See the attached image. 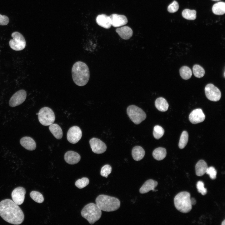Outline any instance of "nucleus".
Here are the masks:
<instances>
[{"label": "nucleus", "mask_w": 225, "mask_h": 225, "mask_svg": "<svg viewBox=\"0 0 225 225\" xmlns=\"http://www.w3.org/2000/svg\"><path fill=\"white\" fill-rule=\"evenodd\" d=\"M0 216L7 222L14 225L21 224L24 218V214L18 205L8 199L0 202Z\"/></svg>", "instance_id": "f257e3e1"}, {"label": "nucleus", "mask_w": 225, "mask_h": 225, "mask_svg": "<svg viewBox=\"0 0 225 225\" xmlns=\"http://www.w3.org/2000/svg\"><path fill=\"white\" fill-rule=\"evenodd\" d=\"M73 80L77 85H86L89 79L90 72L87 65L82 61H78L73 64L72 69Z\"/></svg>", "instance_id": "f03ea898"}, {"label": "nucleus", "mask_w": 225, "mask_h": 225, "mask_svg": "<svg viewBox=\"0 0 225 225\" xmlns=\"http://www.w3.org/2000/svg\"><path fill=\"white\" fill-rule=\"evenodd\" d=\"M96 204L102 211L110 212L118 210L120 207V202L117 198L101 194L96 198Z\"/></svg>", "instance_id": "7ed1b4c3"}, {"label": "nucleus", "mask_w": 225, "mask_h": 225, "mask_svg": "<svg viewBox=\"0 0 225 225\" xmlns=\"http://www.w3.org/2000/svg\"><path fill=\"white\" fill-rule=\"evenodd\" d=\"M190 199V194L189 192L183 191L179 193L174 198L175 208L182 212H189L192 209Z\"/></svg>", "instance_id": "20e7f679"}, {"label": "nucleus", "mask_w": 225, "mask_h": 225, "mask_svg": "<svg viewBox=\"0 0 225 225\" xmlns=\"http://www.w3.org/2000/svg\"><path fill=\"white\" fill-rule=\"evenodd\" d=\"M81 214L90 224H92L100 218L102 211L96 204L91 203L84 207L81 211Z\"/></svg>", "instance_id": "39448f33"}, {"label": "nucleus", "mask_w": 225, "mask_h": 225, "mask_svg": "<svg viewBox=\"0 0 225 225\" xmlns=\"http://www.w3.org/2000/svg\"><path fill=\"white\" fill-rule=\"evenodd\" d=\"M127 114L131 120L136 124H139L146 118L145 112L141 108L134 105H131L127 108Z\"/></svg>", "instance_id": "423d86ee"}, {"label": "nucleus", "mask_w": 225, "mask_h": 225, "mask_svg": "<svg viewBox=\"0 0 225 225\" xmlns=\"http://www.w3.org/2000/svg\"><path fill=\"white\" fill-rule=\"evenodd\" d=\"M38 119L42 125L45 126L50 125L54 122L55 115L50 108L45 107L41 108L38 113Z\"/></svg>", "instance_id": "0eeeda50"}, {"label": "nucleus", "mask_w": 225, "mask_h": 225, "mask_svg": "<svg viewBox=\"0 0 225 225\" xmlns=\"http://www.w3.org/2000/svg\"><path fill=\"white\" fill-rule=\"evenodd\" d=\"M12 39H11L9 42L10 48L13 50L17 51H21L23 49L26 45V41L22 35L17 32H13L12 34Z\"/></svg>", "instance_id": "6e6552de"}, {"label": "nucleus", "mask_w": 225, "mask_h": 225, "mask_svg": "<svg viewBox=\"0 0 225 225\" xmlns=\"http://www.w3.org/2000/svg\"><path fill=\"white\" fill-rule=\"evenodd\" d=\"M205 92L207 98L210 101L217 102L221 98V93L220 90L212 84L209 83L206 85Z\"/></svg>", "instance_id": "1a4fd4ad"}, {"label": "nucleus", "mask_w": 225, "mask_h": 225, "mask_svg": "<svg viewBox=\"0 0 225 225\" xmlns=\"http://www.w3.org/2000/svg\"><path fill=\"white\" fill-rule=\"evenodd\" d=\"M82 136V132L78 127L73 126L70 128L67 133V139L71 143L75 144L78 142Z\"/></svg>", "instance_id": "9d476101"}, {"label": "nucleus", "mask_w": 225, "mask_h": 225, "mask_svg": "<svg viewBox=\"0 0 225 225\" xmlns=\"http://www.w3.org/2000/svg\"><path fill=\"white\" fill-rule=\"evenodd\" d=\"M27 93L25 90H19L13 94L9 101V105L12 107H15L22 104L25 100Z\"/></svg>", "instance_id": "9b49d317"}, {"label": "nucleus", "mask_w": 225, "mask_h": 225, "mask_svg": "<svg viewBox=\"0 0 225 225\" xmlns=\"http://www.w3.org/2000/svg\"><path fill=\"white\" fill-rule=\"evenodd\" d=\"M89 144L92 151L97 154H101L107 149L105 144L100 139L93 138L89 140Z\"/></svg>", "instance_id": "f8f14e48"}, {"label": "nucleus", "mask_w": 225, "mask_h": 225, "mask_svg": "<svg viewBox=\"0 0 225 225\" xmlns=\"http://www.w3.org/2000/svg\"><path fill=\"white\" fill-rule=\"evenodd\" d=\"M26 192L25 189L22 187H19L15 188L11 193L13 201L18 205L22 204L24 202Z\"/></svg>", "instance_id": "ddd939ff"}, {"label": "nucleus", "mask_w": 225, "mask_h": 225, "mask_svg": "<svg viewBox=\"0 0 225 225\" xmlns=\"http://www.w3.org/2000/svg\"><path fill=\"white\" fill-rule=\"evenodd\" d=\"M205 116L202 110L198 108L193 110L189 117L190 121L192 124H196L201 122L205 119Z\"/></svg>", "instance_id": "4468645a"}, {"label": "nucleus", "mask_w": 225, "mask_h": 225, "mask_svg": "<svg viewBox=\"0 0 225 225\" xmlns=\"http://www.w3.org/2000/svg\"><path fill=\"white\" fill-rule=\"evenodd\" d=\"M111 25L119 27L126 24L128 22L126 17L123 15L113 14L109 16Z\"/></svg>", "instance_id": "2eb2a0df"}, {"label": "nucleus", "mask_w": 225, "mask_h": 225, "mask_svg": "<svg viewBox=\"0 0 225 225\" xmlns=\"http://www.w3.org/2000/svg\"><path fill=\"white\" fill-rule=\"evenodd\" d=\"M64 158L65 161L70 164H74L80 161L81 157L77 152L73 151H69L65 154Z\"/></svg>", "instance_id": "dca6fc26"}, {"label": "nucleus", "mask_w": 225, "mask_h": 225, "mask_svg": "<svg viewBox=\"0 0 225 225\" xmlns=\"http://www.w3.org/2000/svg\"><path fill=\"white\" fill-rule=\"evenodd\" d=\"M158 184V182L156 181L150 179L146 181L139 189V192L141 194L148 192L151 190L156 191L154 189Z\"/></svg>", "instance_id": "f3484780"}, {"label": "nucleus", "mask_w": 225, "mask_h": 225, "mask_svg": "<svg viewBox=\"0 0 225 225\" xmlns=\"http://www.w3.org/2000/svg\"><path fill=\"white\" fill-rule=\"evenodd\" d=\"M21 145L26 149L32 151L36 148V144L34 140L29 137H24L20 140Z\"/></svg>", "instance_id": "a211bd4d"}, {"label": "nucleus", "mask_w": 225, "mask_h": 225, "mask_svg": "<svg viewBox=\"0 0 225 225\" xmlns=\"http://www.w3.org/2000/svg\"><path fill=\"white\" fill-rule=\"evenodd\" d=\"M116 31L121 38L124 40L129 39L133 34L132 29L127 26L118 28L116 29Z\"/></svg>", "instance_id": "6ab92c4d"}, {"label": "nucleus", "mask_w": 225, "mask_h": 225, "mask_svg": "<svg viewBox=\"0 0 225 225\" xmlns=\"http://www.w3.org/2000/svg\"><path fill=\"white\" fill-rule=\"evenodd\" d=\"M96 21L99 25L106 29L109 28L112 26L109 16L105 14H102L98 16Z\"/></svg>", "instance_id": "aec40b11"}, {"label": "nucleus", "mask_w": 225, "mask_h": 225, "mask_svg": "<svg viewBox=\"0 0 225 225\" xmlns=\"http://www.w3.org/2000/svg\"><path fill=\"white\" fill-rule=\"evenodd\" d=\"M145 151L141 147L136 146L133 148L132 155L133 159L135 161H139L142 159L144 156Z\"/></svg>", "instance_id": "412c9836"}, {"label": "nucleus", "mask_w": 225, "mask_h": 225, "mask_svg": "<svg viewBox=\"0 0 225 225\" xmlns=\"http://www.w3.org/2000/svg\"><path fill=\"white\" fill-rule=\"evenodd\" d=\"M208 166L206 162L203 160L199 161L195 165L196 175L201 176L206 173Z\"/></svg>", "instance_id": "4be33fe9"}, {"label": "nucleus", "mask_w": 225, "mask_h": 225, "mask_svg": "<svg viewBox=\"0 0 225 225\" xmlns=\"http://www.w3.org/2000/svg\"><path fill=\"white\" fill-rule=\"evenodd\" d=\"M155 104L159 111L163 112L167 111L169 106L166 100L162 97L157 98L155 101Z\"/></svg>", "instance_id": "5701e85b"}, {"label": "nucleus", "mask_w": 225, "mask_h": 225, "mask_svg": "<svg viewBox=\"0 0 225 225\" xmlns=\"http://www.w3.org/2000/svg\"><path fill=\"white\" fill-rule=\"evenodd\" d=\"M49 129L54 136L58 139L62 138V131L60 126L57 124H52L49 125Z\"/></svg>", "instance_id": "b1692460"}, {"label": "nucleus", "mask_w": 225, "mask_h": 225, "mask_svg": "<svg viewBox=\"0 0 225 225\" xmlns=\"http://www.w3.org/2000/svg\"><path fill=\"white\" fill-rule=\"evenodd\" d=\"M212 12L217 15H222L225 13V3L218 2L214 4L212 8Z\"/></svg>", "instance_id": "393cba45"}, {"label": "nucleus", "mask_w": 225, "mask_h": 225, "mask_svg": "<svg viewBox=\"0 0 225 225\" xmlns=\"http://www.w3.org/2000/svg\"><path fill=\"white\" fill-rule=\"evenodd\" d=\"M167 154L166 149L163 148L159 147L154 150L152 156L156 160L160 161L165 158Z\"/></svg>", "instance_id": "a878e982"}, {"label": "nucleus", "mask_w": 225, "mask_h": 225, "mask_svg": "<svg viewBox=\"0 0 225 225\" xmlns=\"http://www.w3.org/2000/svg\"><path fill=\"white\" fill-rule=\"evenodd\" d=\"M179 72L182 78L188 80L191 78L192 75V71L187 66H183L180 69Z\"/></svg>", "instance_id": "bb28decb"}, {"label": "nucleus", "mask_w": 225, "mask_h": 225, "mask_svg": "<svg viewBox=\"0 0 225 225\" xmlns=\"http://www.w3.org/2000/svg\"><path fill=\"white\" fill-rule=\"evenodd\" d=\"M182 15L184 18L186 19L194 20L196 18V11L194 10L186 9L182 11Z\"/></svg>", "instance_id": "cd10ccee"}, {"label": "nucleus", "mask_w": 225, "mask_h": 225, "mask_svg": "<svg viewBox=\"0 0 225 225\" xmlns=\"http://www.w3.org/2000/svg\"><path fill=\"white\" fill-rule=\"evenodd\" d=\"M192 70L194 76L198 78L202 77L205 73L204 68L198 64H195L193 66Z\"/></svg>", "instance_id": "c85d7f7f"}, {"label": "nucleus", "mask_w": 225, "mask_h": 225, "mask_svg": "<svg viewBox=\"0 0 225 225\" xmlns=\"http://www.w3.org/2000/svg\"><path fill=\"white\" fill-rule=\"evenodd\" d=\"M188 135L186 131H183L181 135L178 146L180 149L183 148L186 145L188 141Z\"/></svg>", "instance_id": "c756f323"}, {"label": "nucleus", "mask_w": 225, "mask_h": 225, "mask_svg": "<svg viewBox=\"0 0 225 225\" xmlns=\"http://www.w3.org/2000/svg\"><path fill=\"white\" fill-rule=\"evenodd\" d=\"M30 196L32 199L37 202L41 203L44 201L42 195L38 192L32 191L30 193Z\"/></svg>", "instance_id": "7c9ffc66"}, {"label": "nucleus", "mask_w": 225, "mask_h": 225, "mask_svg": "<svg viewBox=\"0 0 225 225\" xmlns=\"http://www.w3.org/2000/svg\"><path fill=\"white\" fill-rule=\"evenodd\" d=\"M164 133L163 128L159 125L155 126L153 128V134L154 137L157 139L161 138Z\"/></svg>", "instance_id": "2f4dec72"}, {"label": "nucleus", "mask_w": 225, "mask_h": 225, "mask_svg": "<svg viewBox=\"0 0 225 225\" xmlns=\"http://www.w3.org/2000/svg\"><path fill=\"white\" fill-rule=\"evenodd\" d=\"M89 179L87 178L83 177L81 179L78 180L75 183V186L79 189L82 188L89 183Z\"/></svg>", "instance_id": "473e14b6"}, {"label": "nucleus", "mask_w": 225, "mask_h": 225, "mask_svg": "<svg viewBox=\"0 0 225 225\" xmlns=\"http://www.w3.org/2000/svg\"><path fill=\"white\" fill-rule=\"evenodd\" d=\"M112 171L111 166L108 164L103 166L101 168L100 174L102 176L107 178L108 176L110 174Z\"/></svg>", "instance_id": "72a5a7b5"}, {"label": "nucleus", "mask_w": 225, "mask_h": 225, "mask_svg": "<svg viewBox=\"0 0 225 225\" xmlns=\"http://www.w3.org/2000/svg\"><path fill=\"white\" fill-rule=\"evenodd\" d=\"M197 188L198 192L202 195H205L207 193V189L204 187V184L202 181H198L196 185Z\"/></svg>", "instance_id": "f704fd0d"}, {"label": "nucleus", "mask_w": 225, "mask_h": 225, "mask_svg": "<svg viewBox=\"0 0 225 225\" xmlns=\"http://www.w3.org/2000/svg\"><path fill=\"white\" fill-rule=\"evenodd\" d=\"M179 8V6L178 2L174 0L168 6V10L169 12L174 13L178 10Z\"/></svg>", "instance_id": "c9c22d12"}, {"label": "nucleus", "mask_w": 225, "mask_h": 225, "mask_svg": "<svg viewBox=\"0 0 225 225\" xmlns=\"http://www.w3.org/2000/svg\"><path fill=\"white\" fill-rule=\"evenodd\" d=\"M206 173L209 175L211 179H215L216 178L217 172L213 167H208Z\"/></svg>", "instance_id": "e433bc0d"}, {"label": "nucleus", "mask_w": 225, "mask_h": 225, "mask_svg": "<svg viewBox=\"0 0 225 225\" xmlns=\"http://www.w3.org/2000/svg\"><path fill=\"white\" fill-rule=\"evenodd\" d=\"M9 22V19L8 17L0 14V25H6Z\"/></svg>", "instance_id": "4c0bfd02"}, {"label": "nucleus", "mask_w": 225, "mask_h": 225, "mask_svg": "<svg viewBox=\"0 0 225 225\" xmlns=\"http://www.w3.org/2000/svg\"><path fill=\"white\" fill-rule=\"evenodd\" d=\"M191 203L192 205H195L196 203V201L195 200V199L194 198H191Z\"/></svg>", "instance_id": "58836bf2"}, {"label": "nucleus", "mask_w": 225, "mask_h": 225, "mask_svg": "<svg viewBox=\"0 0 225 225\" xmlns=\"http://www.w3.org/2000/svg\"><path fill=\"white\" fill-rule=\"evenodd\" d=\"M222 225H225V220L224 219L222 222Z\"/></svg>", "instance_id": "ea45409f"}, {"label": "nucleus", "mask_w": 225, "mask_h": 225, "mask_svg": "<svg viewBox=\"0 0 225 225\" xmlns=\"http://www.w3.org/2000/svg\"><path fill=\"white\" fill-rule=\"evenodd\" d=\"M212 0L213 1H220L221 0Z\"/></svg>", "instance_id": "a19ab883"}]
</instances>
